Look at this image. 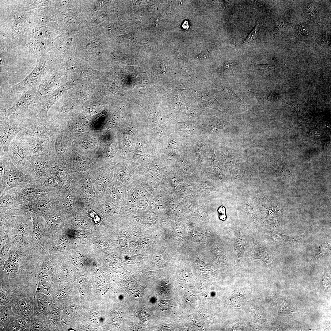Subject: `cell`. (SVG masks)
Returning a JSON list of instances; mask_svg holds the SVG:
<instances>
[{
	"instance_id": "obj_1",
	"label": "cell",
	"mask_w": 331,
	"mask_h": 331,
	"mask_svg": "<svg viewBox=\"0 0 331 331\" xmlns=\"http://www.w3.org/2000/svg\"><path fill=\"white\" fill-rule=\"evenodd\" d=\"M21 94L10 107L0 109V115L18 121H25L37 116L41 108V99L37 94L36 88Z\"/></svg>"
},
{
	"instance_id": "obj_2",
	"label": "cell",
	"mask_w": 331,
	"mask_h": 331,
	"mask_svg": "<svg viewBox=\"0 0 331 331\" xmlns=\"http://www.w3.org/2000/svg\"><path fill=\"white\" fill-rule=\"evenodd\" d=\"M0 192L28 184H35L31 177L15 166L9 158L3 167H0Z\"/></svg>"
},
{
	"instance_id": "obj_3",
	"label": "cell",
	"mask_w": 331,
	"mask_h": 331,
	"mask_svg": "<svg viewBox=\"0 0 331 331\" xmlns=\"http://www.w3.org/2000/svg\"><path fill=\"white\" fill-rule=\"evenodd\" d=\"M54 126L52 121L48 116H38L29 119L27 126L17 134L16 138L25 141L34 138L52 136Z\"/></svg>"
},
{
	"instance_id": "obj_4",
	"label": "cell",
	"mask_w": 331,
	"mask_h": 331,
	"mask_svg": "<svg viewBox=\"0 0 331 331\" xmlns=\"http://www.w3.org/2000/svg\"><path fill=\"white\" fill-rule=\"evenodd\" d=\"M7 154L11 162L27 174L32 157L28 143L15 137L9 146Z\"/></svg>"
},
{
	"instance_id": "obj_5",
	"label": "cell",
	"mask_w": 331,
	"mask_h": 331,
	"mask_svg": "<svg viewBox=\"0 0 331 331\" xmlns=\"http://www.w3.org/2000/svg\"><path fill=\"white\" fill-rule=\"evenodd\" d=\"M54 166V158L51 156H32L27 174L35 184L40 185L51 172Z\"/></svg>"
},
{
	"instance_id": "obj_6",
	"label": "cell",
	"mask_w": 331,
	"mask_h": 331,
	"mask_svg": "<svg viewBox=\"0 0 331 331\" xmlns=\"http://www.w3.org/2000/svg\"><path fill=\"white\" fill-rule=\"evenodd\" d=\"M28 120H11L0 115V147L5 153H8L11 142L18 133L27 126Z\"/></svg>"
},
{
	"instance_id": "obj_7",
	"label": "cell",
	"mask_w": 331,
	"mask_h": 331,
	"mask_svg": "<svg viewBox=\"0 0 331 331\" xmlns=\"http://www.w3.org/2000/svg\"><path fill=\"white\" fill-rule=\"evenodd\" d=\"M49 70L48 61L41 60L27 76L13 86V90L16 93H21L30 89L36 88L49 73Z\"/></svg>"
},
{
	"instance_id": "obj_8",
	"label": "cell",
	"mask_w": 331,
	"mask_h": 331,
	"mask_svg": "<svg viewBox=\"0 0 331 331\" xmlns=\"http://www.w3.org/2000/svg\"><path fill=\"white\" fill-rule=\"evenodd\" d=\"M53 192L41 197L21 202L17 210L23 212L41 213L50 211L56 204Z\"/></svg>"
},
{
	"instance_id": "obj_9",
	"label": "cell",
	"mask_w": 331,
	"mask_h": 331,
	"mask_svg": "<svg viewBox=\"0 0 331 331\" xmlns=\"http://www.w3.org/2000/svg\"><path fill=\"white\" fill-rule=\"evenodd\" d=\"M14 188L21 203L43 197L51 192L36 184H28Z\"/></svg>"
},
{
	"instance_id": "obj_10",
	"label": "cell",
	"mask_w": 331,
	"mask_h": 331,
	"mask_svg": "<svg viewBox=\"0 0 331 331\" xmlns=\"http://www.w3.org/2000/svg\"><path fill=\"white\" fill-rule=\"evenodd\" d=\"M52 136L34 138L27 141L32 156L47 155L51 156L53 151Z\"/></svg>"
},
{
	"instance_id": "obj_11",
	"label": "cell",
	"mask_w": 331,
	"mask_h": 331,
	"mask_svg": "<svg viewBox=\"0 0 331 331\" xmlns=\"http://www.w3.org/2000/svg\"><path fill=\"white\" fill-rule=\"evenodd\" d=\"M34 302L33 318H46L51 308V301L48 295L38 292Z\"/></svg>"
},
{
	"instance_id": "obj_12",
	"label": "cell",
	"mask_w": 331,
	"mask_h": 331,
	"mask_svg": "<svg viewBox=\"0 0 331 331\" xmlns=\"http://www.w3.org/2000/svg\"><path fill=\"white\" fill-rule=\"evenodd\" d=\"M11 307L17 315L32 319L34 311V302L25 297H20L15 299Z\"/></svg>"
},
{
	"instance_id": "obj_13",
	"label": "cell",
	"mask_w": 331,
	"mask_h": 331,
	"mask_svg": "<svg viewBox=\"0 0 331 331\" xmlns=\"http://www.w3.org/2000/svg\"><path fill=\"white\" fill-rule=\"evenodd\" d=\"M1 211L9 210H16L21 204L14 188L9 190L0 192Z\"/></svg>"
},
{
	"instance_id": "obj_14",
	"label": "cell",
	"mask_w": 331,
	"mask_h": 331,
	"mask_svg": "<svg viewBox=\"0 0 331 331\" xmlns=\"http://www.w3.org/2000/svg\"><path fill=\"white\" fill-rule=\"evenodd\" d=\"M31 319L23 317L13 315L7 325L9 330L24 331L30 330Z\"/></svg>"
},
{
	"instance_id": "obj_15",
	"label": "cell",
	"mask_w": 331,
	"mask_h": 331,
	"mask_svg": "<svg viewBox=\"0 0 331 331\" xmlns=\"http://www.w3.org/2000/svg\"><path fill=\"white\" fill-rule=\"evenodd\" d=\"M306 235H302L297 236L290 237L282 235L275 232L273 233V237L278 244H288L304 238Z\"/></svg>"
},
{
	"instance_id": "obj_16",
	"label": "cell",
	"mask_w": 331,
	"mask_h": 331,
	"mask_svg": "<svg viewBox=\"0 0 331 331\" xmlns=\"http://www.w3.org/2000/svg\"><path fill=\"white\" fill-rule=\"evenodd\" d=\"M1 323L2 325H3V326H6L10 321L14 314L11 310V305L10 304L1 306Z\"/></svg>"
},
{
	"instance_id": "obj_17",
	"label": "cell",
	"mask_w": 331,
	"mask_h": 331,
	"mask_svg": "<svg viewBox=\"0 0 331 331\" xmlns=\"http://www.w3.org/2000/svg\"><path fill=\"white\" fill-rule=\"evenodd\" d=\"M48 325L44 318H33L31 320L30 330H48Z\"/></svg>"
},
{
	"instance_id": "obj_18",
	"label": "cell",
	"mask_w": 331,
	"mask_h": 331,
	"mask_svg": "<svg viewBox=\"0 0 331 331\" xmlns=\"http://www.w3.org/2000/svg\"><path fill=\"white\" fill-rule=\"evenodd\" d=\"M38 218L34 216L32 217L33 226L32 238L35 241L41 239L42 237L41 225Z\"/></svg>"
},
{
	"instance_id": "obj_19",
	"label": "cell",
	"mask_w": 331,
	"mask_h": 331,
	"mask_svg": "<svg viewBox=\"0 0 331 331\" xmlns=\"http://www.w3.org/2000/svg\"><path fill=\"white\" fill-rule=\"evenodd\" d=\"M18 263L13 262L9 257L4 264V268L9 273H15L17 272L18 270Z\"/></svg>"
},
{
	"instance_id": "obj_20",
	"label": "cell",
	"mask_w": 331,
	"mask_h": 331,
	"mask_svg": "<svg viewBox=\"0 0 331 331\" xmlns=\"http://www.w3.org/2000/svg\"><path fill=\"white\" fill-rule=\"evenodd\" d=\"M330 245L327 243L322 244L319 247L316 255V258L318 260L321 259L329 251Z\"/></svg>"
},
{
	"instance_id": "obj_21",
	"label": "cell",
	"mask_w": 331,
	"mask_h": 331,
	"mask_svg": "<svg viewBox=\"0 0 331 331\" xmlns=\"http://www.w3.org/2000/svg\"><path fill=\"white\" fill-rule=\"evenodd\" d=\"M61 200V204L67 210L70 209L72 207L73 202L72 198L69 194L65 195Z\"/></svg>"
},
{
	"instance_id": "obj_22",
	"label": "cell",
	"mask_w": 331,
	"mask_h": 331,
	"mask_svg": "<svg viewBox=\"0 0 331 331\" xmlns=\"http://www.w3.org/2000/svg\"><path fill=\"white\" fill-rule=\"evenodd\" d=\"M255 257L266 262H270L271 261V257L266 252L261 251L257 252L255 255Z\"/></svg>"
},
{
	"instance_id": "obj_23",
	"label": "cell",
	"mask_w": 331,
	"mask_h": 331,
	"mask_svg": "<svg viewBox=\"0 0 331 331\" xmlns=\"http://www.w3.org/2000/svg\"><path fill=\"white\" fill-rule=\"evenodd\" d=\"M290 25L287 21L281 20L277 23L276 28L278 32H281L286 30Z\"/></svg>"
},
{
	"instance_id": "obj_24",
	"label": "cell",
	"mask_w": 331,
	"mask_h": 331,
	"mask_svg": "<svg viewBox=\"0 0 331 331\" xmlns=\"http://www.w3.org/2000/svg\"><path fill=\"white\" fill-rule=\"evenodd\" d=\"M10 301V298L7 294L3 291H0V305L1 306H5L9 304Z\"/></svg>"
},
{
	"instance_id": "obj_25",
	"label": "cell",
	"mask_w": 331,
	"mask_h": 331,
	"mask_svg": "<svg viewBox=\"0 0 331 331\" xmlns=\"http://www.w3.org/2000/svg\"><path fill=\"white\" fill-rule=\"evenodd\" d=\"M307 6V15L311 19L315 20L317 16L315 10L314 9L313 6L311 4H310Z\"/></svg>"
},
{
	"instance_id": "obj_26",
	"label": "cell",
	"mask_w": 331,
	"mask_h": 331,
	"mask_svg": "<svg viewBox=\"0 0 331 331\" xmlns=\"http://www.w3.org/2000/svg\"><path fill=\"white\" fill-rule=\"evenodd\" d=\"M298 32L300 34L307 36L309 33V30L307 26L304 24H300L298 25Z\"/></svg>"
},
{
	"instance_id": "obj_27",
	"label": "cell",
	"mask_w": 331,
	"mask_h": 331,
	"mask_svg": "<svg viewBox=\"0 0 331 331\" xmlns=\"http://www.w3.org/2000/svg\"><path fill=\"white\" fill-rule=\"evenodd\" d=\"M257 26H255L253 29L250 33L245 39L243 42L245 43H249L254 40L255 37V34L257 31Z\"/></svg>"
},
{
	"instance_id": "obj_28",
	"label": "cell",
	"mask_w": 331,
	"mask_h": 331,
	"mask_svg": "<svg viewBox=\"0 0 331 331\" xmlns=\"http://www.w3.org/2000/svg\"><path fill=\"white\" fill-rule=\"evenodd\" d=\"M9 257L14 262L18 263L19 262L18 256L17 253L14 251H11L9 252Z\"/></svg>"
},
{
	"instance_id": "obj_29",
	"label": "cell",
	"mask_w": 331,
	"mask_h": 331,
	"mask_svg": "<svg viewBox=\"0 0 331 331\" xmlns=\"http://www.w3.org/2000/svg\"><path fill=\"white\" fill-rule=\"evenodd\" d=\"M147 193L145 190L139 189L137 190L135 192V197L136 198L139 199L144 197Z\"/></svg>"
},
{
	"instance_id": "obj_30",
	"label": "cell",
	"mask_w": 331,
	"mask_h": 331,
	"mask_svg": "<svg viewBox=\"0 0 331 331\" xmlns=\"http://www.w3.org/2000/svg\"><path fill=\"white\" fill-rule=\"evenodd\" d=\"M66 243V240L64 237H62L60 239L59 242V245L60 247H63L65 246Z\"/></svg>"
}]
</instances>
